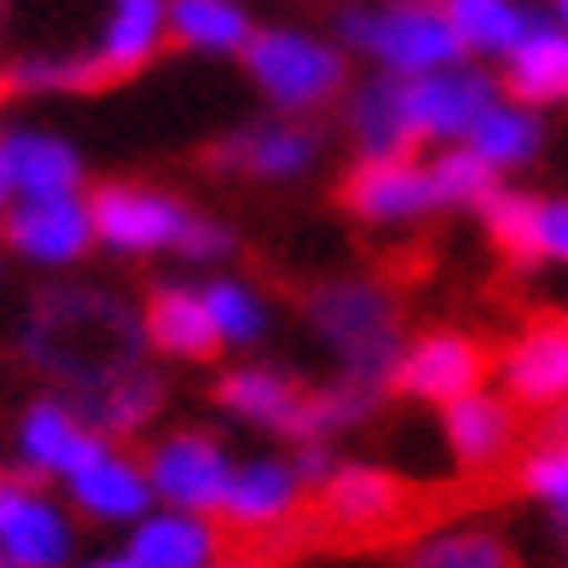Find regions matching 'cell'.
<instances>
[{
  "label": "cell",
  "mask_w": 568,
  "mask_h": 568,
  "mask_svg": "<svg viewBox=\"0 0 568 568\" xmlns=\"http://www.w3.org/2000/svg\"><path fill=\"white\" fill-rule=\"evenodd\" d=\"M255 18L244 0H169V41L203 59H244Z\"/></svg>",
  "instance_id": "24"
},
{
  "label": "cell",
  "mask_w": 568,
  "mask_h": 568,
  "mask_svg": "<svg viewBox=\"0 0 568 568\" xmlns=\"http://www.w3.org/2000/svg\"><path fill=\"white\" fill-rule=\"evenodd\" d=\"M203 307H210L215 337L232 343V348H250V343L267 337V302H262V291H255V284H244V278L203 284Z\"/></svg>",
  "instance_id": "31"
},
{
  "label": "cell",
  "mask_w": 568,
  "mask_h": 568,
  "mask_svg": "<svg viewBox=\"0 0 568 568\" xmlns=\"http://www.w3.org/2000/svg\"><path fill=\"white\" fill-rule=\"evenodd\" d=\"M0 169L12 197H59L82 186V151L53 128H7L0 134Z\"/></svg>",
  "instance_id": "17"
},
{
  "label": "cell",
  "mask_w": 568,
  "mask_h": 568,
  "mask_svg": "<svg viewBox=\"0 0 568 568\" xmlns=\"http://www.w3.org/2000/svg\"><path fill=\"white\" fill-rule=\"evenodd\" d=\"M93 210V239L111 244L122 255H158V250H180L192 226V210L174 192L158 186H128V180H111L88 197Z\"/></svg>",
  "instance_id": "6"
},
{
  "label": "cell",
  "mask_w": 568,
  "mask_h": 568,
  "mask_svg": "<svg viewBox=\"0 0 568 568\" xmlns=\"http://www.w3.org/2000/svg\"><path fill=\"white\" fill-rule=\"evenodd\" d=\"M551 23H562V30H568V0H551Z\"/></svg>",
  "instance_id": "42"
},
{
  "label": "cell",
  "mask_w": 568,
  "mask_h": 568,
  "mask_svg": "<svg viewBox=\"0 0 568 568\" xmlns=\"http://www.w3.org/2000/svg\"><path fill=\"white\" fill-rule=\"evenodd\" d=\"M244 70L250 82L262 88V99L284 116H307L331 105L348 88V47L325 41L314 30H296V23H273V30H255L244 47Z\"/></svg>",
  "instance_id": "4"
},
{
  "label": "cell",
  "mask_w": 568,
  "mask_h": 568,
  "mask_svg": "<svg viewBox=\"0 0 568 568\" xmlns=\"http://www.w3.org/2000/svg\"><path fill=\"white\" fill-rule=\"evenodd\" d=\"M307 325L314 337L343 359L348 377L389 383L400 359V307L372 278H331L307 296Z\"/></svg>",
  "instance_id": "3"
},
{
  "label": "cell",
  "mask_w": 568,
  "mask_h": 568,
  "mask_svg": "<svg viewBox=\"0 0 568 568\" xmlns=\"http://www.w3.org/2000/svg\"><path fill=\"white\" fill-rule=\"evenodd\" d=\"M0 568H7V562H0Z\"/></svg>",
  "instance_id": "48"
},
{
  "label": "cell",
  "mask_w": 568,
  "mask_h": 568,
  "mask_svg": "<svg viewBox=\"0 0 568 568\" xmlns=\"http://www.w3.org/2000/svg\"><path fill=\"white\" fill-rule=\"evenodd\" d=\"M377 395H383V383H366V377L343 372V383H331V389H320V395H302L291 442L307 447V442H325V435H343L354 424H366L377 412Z\"/></svg>",
  "instance_id": "30"
},
{
  "label": "cell",
  "mask_w": 568,
  "mask_h": 568,
  "mask_svg": "<svg viewBox=\"0 0 568 568\" xmlns=\"http://www.w3.org/2000/svg\"><path fill=\"white\" fill-rule=\"evenodd\" d=\"M215 400H221V412H232V418H244V424H255V429L291 435L296 406H302V389H296L284 372H273V366H239V372L221 377Z\"/></svg>",
  "instance_id": "28"
},
{
  "label": "cell",
  "mask_w": 568,
  "mask_h": 568,
  "mask_svg": "<svg viewBox=\"0 0 568 568\" xmlns=\"http://www.w3.org/2000/svg\"><path fill=\"white\" fill-rule=\"evenodd\" d=\"M343 203H348V215L372 221V226H406V221H424L429 210H442L429 186V169L412 158H359L343 180Z\"/></svg>",
  "instance_id": "11"
},
{
  "label": "cell",
  "mask_w": 568,
  "mask_h": 568,
  "mask_svg": "<svg viewBox=\"0 0 568 568\" xmlns=\"http://www.w3.org/2000/svg\"><path fill=\"white\" fill-rule=\"evenodd\" d=\"M499 93L516 99L528 111H546V105H568V30L551 18H539L534 30L523 36L510 59H499Z\"/></svg>",
  "instance_id": "18"
},
{
  "label": "cell",
  "mask_w": 568,
  "mask_h": 568,
  "mask_svg": "<svg viewBox=\"0 0 568 568\" xmlns=\"http://www.w3.org/2000/svg\"><path fill=\"white\" fill-rule=\"evenodd\" d=\"M546 435H551V442H568V400L551 412V424H546Z\"/></svg>",
  "instance_id": "40"
},
{
  "label": "cell",
  "mask_w": 568,
  "mask_h": 568,
  "mask_svg": "<svg viewBox=\"0 0 568 568\" xmlns=\"http://www.w3.org/2000/svg\"><path fill=\"white\" fill-rule=\"evenodd\" d=\"M70 406L82 412V424L99 429V435H128V429H145L151 412L163 406V377L145 372V366H128L93 389H75Z\"/></svg>",
  "instance_id": "25"
},
{
  "label": "cell",
  "mask_w": 568,
  "mask_h": 568,
  "mask_svg": "<svg viewBox=\"0 0 568 568\" xmlns=\"http://www.w3.org/2000/svg\"><path fill=\"white\" fill-rule=\"evenodd\" d=\"M505 389L510 400L557 412L568 400V325L562 320H539L528 325L516 348L505 354Z\"/></svg>",
  "instance_id": "19"
},
{
  "label": "cell",
  "mask_w": 568,
  "mask_h": 568,
  "mask_svg": "<svg viewBox=\"0 0 568 568\" xmlns=\"http://www.w3.org/2000/svg\"><path fill=\"white\" fill-rule=\"evenodd\" d=\"M499 99V75H487L481 64H453V70H435V75H412L406 82V116H412V134L418 140H442L458 145L464 134L476 128V116Z\"/></svg>",
  "instance_id": "9"
},
{
  "label": "cell",
  "mask_w": 568,
  "mask_h": 568,
  "mask_svg": "<svg viewBox=\"0 0 568 568\" xmlns=\"http://www.w3.org/2000/svg\"><path fill=\"white\" fill-rule=\"evenodd\" d=\"M464 145H470L481 163H494V169L505 174V169H523V163L539 158V145H546V128H539V111H528V105H516V99L499 93L494 105L476 116L470 134H464Z\"/></svg>",
  "instance_id": "29"
},
{
  "label": "cell",
  "mask_w": 568,
  "mask_h": 568,
  "mask_svg": "<svg viewBox=\"0 0 568 568\" xmlns=\"http://www.w3.org/2000/svg\"><path fill=\"white\" fill-rule=\"evenodd\" d=\"M145 481H151V499H163L169 510H192V516H210L226 499V481H232V458L215 435L203 429H180L163 435L145 458Z\"/></svg>",
  "instance_id": "7"
},
{
  "label": "cell",
  "mask_w": 568,
  "mask_h": 568,
  "mask_svg": "<svg viewBox=\"0 0 568 568\" xmlns=\"http://www.w3.org/2000/svg\"><path fill=\"white\" fill-rule=\"evenodd\" d=\"M7 93H12V75H7V70H0V105H7Z\"/></svg>",
  "instance_id": "44"
},
{
  "label": "cell",
  "mask_w": 568,
  "mask_h": 568,
  "mask_svg": "<svg viewBox=\"0 0 568 568\" xmlns=\"http://www.w3.org/2000/svg\"><path fill=\"white\" fill-rule=\"evenodd\" d=\"M0 239L12 244V255L36 267H70L82 262L93 244V210L88 197L59 192V197H18L7 215H0Z\"/></svg>",
  "instance_id": "8"
},
{
  "label": "cell",
  "mask_w": 568,
  "mask_h": 568,
  "mask_svg": "<svg viewBox=\"0 0 568 568\" xmlns=\"http://www.w3.org/2000/svg\"><path fill=\"white\" fill-rule=\"evenodd\" d=\"M302 505V476L291 458H250V464H232V481H226V499H221V523L232 534H267L284 528Z\"/></svg>",
  "instance_id": "16"
},
{
  "label": "cell",
  "mask_w": 568,
  "mask_h": 568,
  "mask_svg": "<svg viewBox=\"0 0 568 568\" xmlns=\"http://www.w3.org/2000/svg\"><path fill=\"white\" fill-rule=\"evenodd\" d=\"M221 534L210 516L192 510H145L134 523V539H128V557L140 568H215Z\"/></svg>",
  "instance_id": "21"
},
{
  "label": "cell",
  "mask_w": 568,
  "mask_h": 568,
  "mask_svg": "<svg viewBox=\"0 0 568 568\" xmlns=\"http://www.w3.org/2000/svg\"><path fill=\"white\" fill-rule=\"evenodd\" d=\"M557 539H562V551H568V505L557 510Z\"/></svg>",
  "instance_id": "43"
},
{
  "label": "cell",
  "mask_w": 568,
  "mask_h": 568,
  "mask_svg": "<svg viewBox=\"0 0 568 568\" xmlns=\"http://www.w3.org/2000/svg\"><path fill=\"white\" fill-rule=\"evenodd\" d=\"M481 221H487V239H494L510 262L534 267L539 262V197L534 192H494L481 203Z\"/></svg>",
  "instance_id": "33"
},
{
  "label": "cell",
  "mask_w": 568,
  "mask_h": 568,
  "mask_svg": "<svg viewBox=\"0 0 568 568\" xmlns=\"http://www.w3.org/2000/svg\"><path fill=\"white\" fill-rule=\"evenodd\" d=\"M395 389L412 400H429V406H453L464 395H481L487 383V348L464 331H429L412 348H400L395 359Z\"/></svg>",
  "instance_id": "10"
},
{
  "label": "cell",
  "mask_w": 568,
  "mask_h": 568,
  "mask_svg": "<svg viewBox=\"0 0 568 568\" xmlns=\"http://www.w3.org/2000/svg\"><path fill=\"white\" fill-rule=\"evenodd\" d=\"M442 7L470 59H510L523 47V36L539 23L528 0H442Z\"/></svg>",
  "instance_id": "27"
},
{
  "label": "cell",
  "mask_w": 568,
  "mask_h": 568,
  "mask_svg": "<svg viewBox=\"0 0 568 568\" xmlns=\"http://www.w3.org/2000/svg\"><path fill=\"white\" fill-rule=\"evenodd\" d=\"M82 568H140V562L122 551V557H93V562H82Z\"/></svg>",
  "instance_id": "41"
},
{
  "label": "cell",
  "mask_w": 568,
  "mask_h": 568,
  "mask_svg": "<svg viewBox=\"0 0 568 568\" xmlns=\"http://www.w3.org/2000/svg\"><path fill=\"white\" fill-rule=\"evenodd\" d=\"M539 262H568V197H539Z\"/></svg>",
  "instance_id": "37"
},
{
  "label": "cell",
  "mask_w": 568,
  "mask_h": 568,
  "mask_svg": "<svg viewBox=\"0 0 568 568\" xmlns=\"http://www.w3.org/2000/svg\"><path fill=\"white\" fill-rule=\"evenodd\" d=\"M7 75L18 93H93L99 88V70L88 53H23Z\"/></svg>",
  "instance_id": "35"
},
{
  "label": "cell",
  "mask_w": 568,
  "mask_h": 568,
  "mask_svg": "<svg viewBox=\"0 0 568 568\" xmlns=\"http://www.w3.org/2000/svg\"><path fill=\"white\" fill-rule=\"evenodd\" d=\"M307 523L325 539H343V546H377L412 523V487L377 464H337L314 487Z\"/></svg>",
  "instance_id": "5"
},
{
  "label": "cell",
  "mask_w": 568,
  "mask_h": 568,
  "mask_svg": "<svg viewBox=\"0 0 568 568\" xmlns=\"http://www.w3.org/2000/svg\"><path fill=\"white\" fill-rule=\"evenodd\" d=\"M412 568H516V557L487 528H447V534H429L412 551Z\"/></svg>",
  "instance_id": "34"
},
{
  "label": "cell",
  "mask_w": 568,
  "mask_h": 568,
  "mask_svg": "<svg viewBox=\"0 0 568 568\" xmlns=\"http://www.w3.org/2000/svg\"><path fill=\"white\" fill-rule=\"evenodd\" d=\"M429 186H435V203H442V210H481V203L499 192V169L481 163L476 151L458 140L429 163Z\"/></svg>",
  "instance_id": "32"
},
{
  "label": "cell",
  "mask_w": 568,
  "mask_h": 568,
  "mask_svg": "<svg viewBox=\"0 0 568 568\" xmlns=\"http://www.w3.org/2000/svg\"><path fill=\"white\" fill-rule=\"evenodd\" d=\"M226 250H232V232L210 215H192L186 239H180V255H192V262H221Z\"/></svg>",
  "instance_id": "38"
},
{
  "label": "cell",
  "mask_w": 568,
  "mask_h": 568,
  "mask_svg": "<svg viewBox=\"0 0 568 568\" xmlns=\"http://www.w3.org/2000/svg\"><path fill=\"white\" fill-rule=\"evenodd\" d=\"M12 197V186H7V169H0V203H7Z\"/></svg>",
  "instance_id": "45"
},
{
  "label": "cell",
  "mask_w": 568,
  "mask_h": 568,
  "mask_svg": "<svg viewBox=\"0 0 568 568\" xmlns=\"http://www.w3.org/2000/svg\"><path fill=\"white\" fill-rule=\"evenodd\" d=\"M140 348H145V325L128 314V302L88 291V284L47 291L23 320V354L59 383H70V395L140 366Z\"/></svg>",
  "instance_id": "1"
},
{
  "label": "cell",
  "mask_w": 568,
  "mask_h": 568,
  "mask_svg": "<svg viewBox=\"0 0 568 568\" xmlns=\"http://www.w3.org/2000/svg\"><path fill=\"white\" fill-rule=\"evenodd\" d=\"M291 464H296L302 487H320V481H325L331 470H337V458H331V447H325V442H307V447H302V453H296Z\"/></svg>",
  "instance_id": "39"
},
{
  "label": "cell",
  "mask_w": 568,
  "mask_h": 568,
  "mask_svg": "<svg viewBox=\"0 0 568 568\" xmlns=\"http://www.w3.org/2000/svg\"><path fill=\"white\" fill-rule=\"evenodd\" d=\"M348 134L366 158H412V116H406V82L400 75H372L348 93Z\"/></svg>",
  "instance_id": "22"
},
{
  "label": "cell",
  "mask_w": 568,
  "mask_h": 568,
  "mask_svg": "<svg viewBox=\"0 0 568 568\" xmlns=\"http://www.w3.org/2000/svg\"><path fill=\"white\" fill-rule=\"evenodd\" d=\"M523 487L534 499H546L551 510L568 505V442H546L534 458H523Z\"/></svg>",
  "instance_id": "36"
},
{
  "label": "cell",
  "mask_w": 568,
  "mask_h": 568,
  "mask_svg": "<svg viewBox=\"0 0 568 568\" xmlns=\"http://www.w3.org/2000/svg\"><path fill=\"white\" fill-rule=\"evenodd\" d=\"M0 12H7V0H0Z\"/></svg>",
  "instance_id": "47"
},
{
  "label": "cell",
  "mask_w": 568,
  "mask_h": 568,
  "mask_svg": "<svg viewBox=\"0 0 568 568\" xmlns=\"http://www.w3.org/2000/svg\"><path fill=\"white\" fill-rule=\"evenodd\" d=\"M70 516L41 499L30 481H0V562L7 568H64Z\"/></svg>",
  "instance_id": "13"
},
{
  "label": "cell",
  "mask_w": 568,
  "mask_h": 568,
  "mask_svg": "<svg viewBox=\"0 0 568 568\" xmlns=\"http://www.w3.org/2000/svg\"><path fill=\"white\" fill-rule=\"evenodd\" d=\"M111 442L82 424L70 400H36L18 418V458L30 476H75L88 458H99Z\"/></svg>",
  "instance_id": "15"
},
{
  "label": "cell",
  "mask_w": 568,
  "mask_h": 568,
  "mask_svg": "<svg viewBox=\"0 0 568 568\" xmlns=\"http://www.w3.org/2000/svg\"><path fill=\"white\" fill-rule=\"evenodd\" d=\"M140 325H145V343L169 359H210L221 348L215 325H210V307H203V291H186V284H163V291L145 302Z\"/></svg>",
  "instance_id": "23"
},
{
  "label": "cell",
  "mask_w": 568,
  "mask_h": 568,
  "mask_svg": "<svg viewBox=\"0 0 568 568\" xmlns=\"http://www.w3.org/2000/svg\"><path fill=\"white\" fill-rule=\"evenodd\" d=\"M516 442V418L499 395H464L447 406V447L470 476H487Z\"/></svg>",
  "instance_id": "26"
},
{
  "label": "cell",
  "mask_w": 568,
  "mask_h": 568,
  "mask_svg": "<svg viewBox=\"0 0 568 568\" xmlns=\"http://www.w3.org/2000/svg\"><path fill=\"white\" fill-rule=\"evenodd\" d=\"M337 36L348 53L372 59L377 75H435L464 64V41L453 30V18L442 0H383V7H343Z\"/></svg>",
  "instance_id": "2"
},
{
  "label": "cell",
  "mask_w": 568,
  "mask_h": 568,
  "mask_svg": "<svg viewBox=\"0 0 568 568\" xmlns=\"http://www.w3.org/2000/svg\"><path fill=\"white\" fill-rule=\"evenodd\" d=\"M221 568H255V562H221Z\"/></svg>",
  "instance_id": "46"
},
{
  "label": "cell",
  "mask_w": 568,
  "mask_h": 568,
  "mask_svg": "<svg viewBox=\"0 0 568 568\" xmlns=\"http://www.w3.org/2000/svg\"><path fill=\"white\" fill-rule=\"evenodd\" d=\"M221 174H250V180H296L320 163V134L296 116L278 122H250L232 140L215 145L210 158Z\"/></svg>",
  "instance_id": "14"
},
{
  "label": "cell",
  "mask_w": 568,
  "mask_h": 568,
  "mask_svg": "<svg viewBox=\"0 0 568 568\" xmlns=\"http://www.w3.org/2000/svg\"><path fill=\"white\" fill-rule=\"evenodd\" d=\"M163 47H169V0H105L88 59L99 70V88H111L140 75Z\"/></svg>",
  "instance_id": "12"
},
{
  "label": "cell",
  "mask_w": 568,
  "mask_h": 568,
  "mask_svg": "<svg viewBox=\"0 0 568 568\" xmlns=\"http://www.w3.org/2000/svg\"><path fill=\"white\" fill-rule=\"evenodd\" d=\"M75 510H88L93 523H140L151 510V481H145V464H134L128 453L105 447L99 458H88L75 476H64Z\"/></svg>",
  "instance_id": "20"
}]
</instances>
